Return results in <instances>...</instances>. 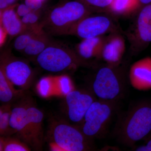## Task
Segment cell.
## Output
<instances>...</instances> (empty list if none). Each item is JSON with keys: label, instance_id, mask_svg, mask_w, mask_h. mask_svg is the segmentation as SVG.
I'll return each mask as SVG.
<instances>
[{"label": "cell", "instance_id": "6da1fadb", "mask_svg": "<svg viewBox=\"0 0 151 151\" xmlns=\"http://www.w3.org/2000/svg\"><path fill=\"white\" fill-rule=\"evenodd\" d=\"M151 132V102L137 103L127 112L118 128L120 142L129 147L146 138Z\"/></svg>", "mask_w": 151, "mask_h": 151}, {"label": "cell", "instance_id": "7a4b0ae2", "mask_svg": "<svg viewBox=\"0 0 151 151\" xmlns=\"http://www.w3.org/2000/svg\"><path fill=\"white\" fill-rule=\"evenodd\" d=\"M89 10L83 3L67 2L50 11L40 24L42 29L53 35H67L79 21L88 16Z\"/></svg>", "mask_w": 151, "mask_h": 151}, {"label": "cell", "instance_id": "3957f363", "mask_svg": "<svg viewBox=\"0 0 151 151\" xmlns=\"http://www.w3.org/2000/svg\"><path fill=\"white\" fill-rule=\"evenodd\" d=\"M52 148L58 150L84 151L92 150L90 139L81 129L69 124L58 122L52 125L50 131Z\"/></svg>", "mask_w": 151, "mask_h": 151}, {"label": "cell", "instance_id": "277c9868", "mask_svg": "<svg viewBox=\"0 0 151 151\" xmlns=\"http://www.w3.org/2000/svg\"><path fill=\"white\" fill-rule=\"evenodd\" d=\"M80 58L69 49L51 43L36 56V61L44 70L56 73L80 65Z\"/></svg>", "mask_w": 151, "mask_h": 151}, {"label": "cell", "instance_id": "5b68a950", "mask_svg": "<svg viewBox=\"0 0 151 151\" xmlns=\"http://www.w3.org/2000/svg\"><path fill=\"white\" fill-rule=\"evenodd\" d=\"M116 100L94 101L87 111L81 130L89 138L99 137L106 129L116 107Z\"/></svg>", "mask_w": 151, "mask_h": 151}, {"label": "cell", "instance_id": "8992f818", "mask_svg": "<svg viewBox=\"0 0 151 151\" xmlns=\"http://www.w3.org/2000/svg\"><path fill=\"white\" fill-rule=\"evenodd\" d=\"M116 66L101 68L95 75L92 90L100 100L116 101L124 92L126 86L124 78L115 69Z\"/></svg>", "mask_w": 151, "mask_h": 151}, {"label": "cell", "instance_id": "52a82bcc", "mask_svg": "<svg viewBox=\"0 0 151 151\" xmlns=\"http://www.w3.org/2000/svg\"><path fill=\"white\" fill-rule=\"evenodd\" d=\"M110 19L103 16L86 17L70 29L67 35H73L82 39L100 37L110 29Z\"/></svg>", "mask_w": 151, "mask_h": 151}, {"label": "cell", "instance_id": "ba28073f", "mask_svg": "<svg viewBox=\"0 0 151 151\" xmlns=\"http://www.w3.org/2000/svg\"><path fill=\"white\" fill-rule=\"evenodd\" d=\"M94 101L93 96L87 92L77 90L68 92L65 101L69 120L74 123L83 122L86 112Z\"/></svg>", "mask_w": 151, "mask_h": 151}, {"label": "cell", "instance_id": "9c48e42d", "mask_svg": "<svg viewBox=\"0 0 151 151\" xmlns=\"http://www.w3.org/2000/svg\"><path fill=\"white\" fill-rule=\"evenodd\" d=\"M5 75L13 85L25 87L32 77V70L27 63L22 60L11 58L1 64Z\"/></svg>", "mask_w": 151, "mask_h": 151}, {"label": "cell", "instance_id": "30bf717a", "mask_svg": "<svg viewBox=\"0 0 151 151\" xmlns=\"http://www.w3.org/2000/svg\"><path fill=\"white\" fill-rule=\"evenodd\" d=\"M131 86L136 90L151 89V57H147L134 63L129 71Z\"/></svg>", "mask_w": 151, "mask_h": 151}, {"label": "cell", "instance_id": "8fae6325", "mask_svg": "<svg viewBox=\"0 0 151 151\" xmlns=\"http://www.w3.org/2000/svg\"><path fill=\"white\" fill-rule=\"evenodd\" d=\"M27 106H19L12 109L10 125L20 139L35 150V144L27 116Z\"/></svg>", "mask_w": 151, "mask_h": 151}, {"label": "cell", "instance_id": "7c38bea8", "mask_svg": "<svg viewBox=\"0 0 151 151\" xmlns=\"http://www.w3.org/2000/svg\"><path fill=\"white\" fill-rule=\"evenodd\" d=\"M125 50L123 38L115 36L105 42L101 57L110 65L117 66L122 60Z\"/></svg>", "mask_w": 151, "mask_h": 151}, {"label": "cell", "instance_id": "4fadbf2b", "mask_svg": "<svg viewBox=\"0 0 151 151\" xmlns=\"http://www.w3.org/2000/svg\"><path fill=\"white\" fill-rule=\"evenodd\" d=\"M27 116L35 144V150H40L43 144V113L34 106H27Z\"/></svg>", "mask_w": 151, "mask_h": 151}, {"label": "cell", "instance_id": "5bb4252c", "mask_svg": "<svg viewBox=\"0 0 151 151\" xmlns=\"http://www.w3.org/2000/svg\"><path fill=\"white\" fill-rule=\"evenodd\" d=\"M14 5L0 12L1 27L11 37L17 36L26 29L21 19L17 14Z\"/></svg>", "mask_w": 151, "mask_h": 151}, {"label": "cell", "instance_id": "9a60e30c", "mask_svg": "<svg viewBox=\"0 0 151 151\" xmlns=\"http://www.w3.org/2000/svg\"><path fill=\"white\" fill-rule=\"evenodd\" d=\"M137 34L138 39L143 44L151 42V3L143 6L139 13Z\"/></svg>", "mask_w": 151, "mask_h": 151}, {"label": "cell", "instance_id": "2e32d148", "mask_svg": "<svg viewBox=\"0 0 151 151\" xmlns=\"http://www.w3.org/2000/svg\"><path fill=\"white\" fill-rule=\"evenodd\" d=\"M104 43L100 37L84 39L77 45L78 55L86 59L101 57Z\"/></svg>", "mask_w": 151, "mask_h": 151}, {"label": "cell", "instance_id": "e0dca14e", "mask_svg": "<svg viewBox=\"0 0 151 151\" xmlns=\"http://www.w3.org/2000/svg\"><path fill=\"white\" fill-rule=\"evenodd\" d=\"M52 42L43 29L39 31L23 52L29 56L36 57Z\"/></svg>", "mask_w": 151, "mask_h": 151}, {"label": "cell", "instance_id": "ac0fdd59", "mask_svg": "<svg viewBox=\"0 0 151 151\" xmlns=\"http://www.w3.org/2000/svg\"><path fill=\"white\" fill-rule=\"evenodd\" d=\"M13 84L6 77L1 68L0 69V100L9 103L16 94Z\"/></svg>", "mask_w": 151, "mask_h": 151}, {"label": "cell", "instance_id": "d6986e66", "mask_svg": "<svg viewBox=\"0 0 151 151\" xmlns=\"http://www.w3.org/2000/svg\"><path fill=\"white\" fill-rule=\"evenodd\" d=\"M42 29L41 26L32 29H27L17 36L14 43V48L17 51L23 52L37 33Z\"/></svg>", "mask_w": 151, "mask_h": 151}, {"label": "cell", "instance_id": "ffe728a7", "mask_svg": "<svg viewBox=\"0 0 151 151\" xmlns=\"http://www.w3.org/2000/svg\"><path fill=\"white\" fill-rule=\"evenodd\" d=\"M12 110L9 103L0 108V134L1 137L8 136L15 132L10 125Z\"/></svg>", "mask_w": 151, "mask_h": 151}, {"label": "cell", "instance_id": "44dd1931", "mask_svg": "<svg viewBox=\"0 0 151 151\" xmlns=\"http://www.w3.org/2000/svg\"><path fill=\"white\" fill-rule=\"evenodd\" d=\"M30 147L20 139L1 137L0 151H29Z\"/></svg>", "mask_w": 151, "mask_h": 151}, {"label": "cell", "instance_id": "7402d4cb", "mask_svg": "<svg viewBox=\"0 0 151 151\" xmlns=\"http://www.w3.org/2000/svg\"><path fill=\"white\" fill-rule=\"evenodd\" d=\"M139 5L138 0H113L109 8L119 14L129 13Z\"/></svg>", "mask_w": 151, "mask_h": 151}, {"label": "cell", "instance_id": "603a6c76", "mask_svg": "<svg viewBox=\"0 0 151 151\" xmlns=\"http://www.w3.org/2000/svg\"><path fill=\"white\" fill-rule=\"evenodd\" d=\"M40 11H31L21 18L22 22L26 29H32L40 25L39 23L40 19Z\"/></svg>", "mask_w": 151, "mask_h": 151}, {"label": "cell", "instance_id": "cb8c5ba5", "mask_svg": "<svg viewBox=\"0 0 151 151\" xmlns=\"http://www.w3.org/2000/svg\"><path fill=\"white\" fill-rule=\"evenodd\" d=\"M82 3H85L92 6L97 8L109 7L112 4L113 0H81Z\"/></svg>", "mask_w": 151, "mask_h": 151}, {"label": "cell", "instance_id": "d4e9b609", "mask_svg": "<svg viewBox=\"0 0 151 151\" xmlns=\"http://www.w3.org/2000/svg\"><path fill=\"white\" fill-rule=\"evenodd\" d=\"M43 3L41 0H24V4L32 11L40 10Z\"/></svg>", "mask_w": 151, "mask_h": 151}, {"label": "cell", "instance_id": "484cf974", "mask_svg": "<svg viewBox=\"0 0 151 151\" xmlns=\"http://www.w3.org/2000/svg\"><path fill=\"white\" fill-rule=\"evenodd\" d=\"M31 11H32L25 4L19 5L17 7L16 10L17 14L21 19L29 13Z\"/></svg>", "mask_w": 151, "mask_h": 151}, {"label": "cell", "instance_id": "4316f807", "mask_svg": "<svg viewBox=\"0 0 151 151\" xmlns=\"http://www.w3.org/2000/svg\"><path fill=\"white\" fill-rule=\"evenodd\" d=\"M134 150L137 151H151V137L145 145L136 147Z\"/></svg>", "mask_w": 151, "mask_h": 151}, {"label": "cell", "instance_id": "83f0119b", "mask_svg": "<svg viewBox=\"0 0 151 151\" xmlns=\"http://www.w3.org/2000/svg\"><path fill=\"white\" fill-rule=\"evenodd\" d=\"M7 34L1 27H0V45L1 46L5 41L6 37Z\"/></svg>", "mask_w": 151, "mask_h": 151}, {"label": "cell", "instance_id": "f1b7e54d", "mask_svg": "<svg viewBox=\"0 0 151 151\" xmlns=\"http://www.w3.org/2000/svg\"><path fill=\"white\" fill-rule=\"evenodd\" d=\"M139 5L143 6L148 4L151 3V0H138Z\"/></svg>", "mask_w": 151, "mask_h": 151}, {"label": "cell", "instance_id": "f546056e", "mask_svg": "<svg viewBox=\"0 0 151 151\" xmlns=\"http://www.w3.org/2000/svg\"><path fill=\"white\" fill-rule=\"evenodd\" d=\"M6 1L9 6H11L15 5V3L17 0H6Z\"/></svg>", "mask_w": 151, "mask_h": 151}, {"label": "cell", "instance_id": "4dcf8cb0", "mask_svg": "<svg viewBox=\"0 0 151 151\" xmlns=\"http://www.w3.org/2000/svg\"><path fill=\"white\" fill-rule=\"evenodd\" d=\"M41 1H42L44 2L45 1V0H41Z\"/></svg>", "mask_w": 151, "mask_h": 151}]
</instances>
